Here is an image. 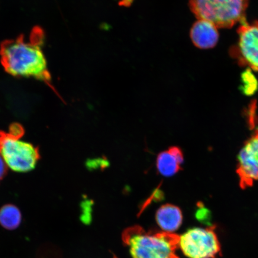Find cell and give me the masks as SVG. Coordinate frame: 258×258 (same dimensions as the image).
I'll list each match as a JSON object with an SVG mask.
<instances>
[{
    "instance_id": "11",
    "label": "cell",
    "mask_w": 258,
    "mask_h": 258,
    "mask_svg": "<svg viewBox=\"0 0 258 258\" xmlns=\"http://www.w3.org/2000/svg\"><path fill=\"white\" fill-rule=\"evenodd\" d=\"M22 222L20 210L14 205H6L0 208V225L8 230L18 228Z\"/></svg>"
},
{
    "instance_id": "13",
    "label": "cell",
    "mask_w": 258,
    "mask_h": 258,
    "mask_svg": "<svg viewBox=\"0 0 258 258\" xmlns=\"http://www.w3.org/2000/svg\"><path fill=\"white\" fill-rule=\"evenodd\" d=\"M257 104L256 100H253L247 108L245 110L247 124L250 129H254L258 123V117L256 113Z\"/></svg>"
},
{
    "instance_id": "9",
    "label": "cell",
    "mask_w": 258,
    "mask_h": 258,
    "mask_svg": "<svg viewBox=\"0 0 258 258\" xmlns=\"http://www.w3.org/2000/svg\"><path fill=\"white\" fill-rule=\"evenodd\" d=\"M184 157L181 148L173 146L158 155L156 167L158 172L164 177L173 176L182 170Z\"/></svg>"
},
{
    "instance_id": "12",
    "label": "cell",
    "mask_w": 258,
    "mask_h": 258,
    "mask_svg": "<svg viewBox=\"0 0 258 258\" xmlns=\"http://www.w3.org/2000/svg\"><path fill=\"white\" fill-rule=\"evenodd\" d=\"M240 90L245 96H252L258 90V80L252 70L248 68L241 76Z\"/></svg>"
},
{
    "instance_id": "8",
    "label": "cell",
    "mask_w": 258,
    "mask_h": 258,
    "mask_svg": "<svg viewBox=\"0 0 258 258\" xmlns=\"http://www.w3.org/2000/svg\"><path fill=\"white\" fill-rule=\"evenodd\" d=\"M218 28L203 19H198L192 26L190 36L194 44L202 49L214 47L219 40Z\"/></svg>"
},
{
    "instance_id": "1",
    "label": "cell",
    "mask_w": 258,
    "mask_h": 258,
    "mask_svg": "<svg viewBox=\"0 0 258 258\" xmlns=\"http://www.w3.org/2000/svg\"><path fill=\"white\" fill-rule=\"evenodd\" d=\"M0 60L6 72L16 77L36 79L60 96L52 85L46 58L41 48L26 43L23 35L0 44Z\"/></svg>"
},
{
    "instance_id": "18",
    "label": "cell",
    "mask_w": 258,
    "mask_h": 258,
    "mask_svg": "<svg viewBox=\"0 0 258 258\" xmlns=\"http://www.w3.org/2000/svg\"><path fill=\"white\" fill-rule=\"evenodd\" d=\"M8 137V134H6L4 131H0V150H2L3 145Z\"/></svg>"
},
{
    "instance_id": "14",
    "label": "cell",
    "mask_w": 258,
    "mask_h": 258,
    "mask_svg": "<svg viewBox=\"0 0 258 258\" xmlns=\"http://www.w3.org/2000/svg\"><path fill=\"white\" fill-rule=\"evenodd\" d=\"M45 40V34L43 29L39 27H35L31 32V44L37 47H43Z\"/></svg>"
},
{
    "instance_id": "15",
    "label": "cell",
    "mask_w": 258,
    "mask_h": 258,
    "mask_svg": "<svg viewBox=\"0 0 258 258\" xmlns=\"http://www.w3.org/2000/svg\"><path fill=\"white\" fill-rule=\"evenodd\" d=\"M196 217L202 223L206 224L211 223V211L206 208L202 202H200L198 204Z\"/></svg>"
},
{
    "instance_id": "10",
    "label": "cell",
    "mask_w": 258,
    "mask_h": 258,
    "mask_svg": "<svg viewBox=\"0 0 258 258\" xmlns=\"http://www.w3.org/2000/svg\"><path fill=\"white\" fill-rule=\"evenodd\" d=\"M156 220L159 227L165 233H173L178 230L182 224L181 210L172 204L161 206L156 212Z\"/></svg>"
},
{
    "instance_id": "4",
    "label": "cell",
    "mask_w": 258,
    "mask_h": 258,
    "mask_svg": "<svg viewBox=\"0 0 258 258\" xmlns=\"http://www.w3.org/2000/svg\"><path fill=\"white\" fill-rule=\"evenodd\" d=\"M178 247L188 258H217L221 247L215 227L189 229L179 237Z\"/></svg>"
},
{
    "instance_id": "17",
    "label": "cell",
    "mask_w": 258,
    "mask_h": 258,
    "mask_svg": "<svg viewBox=\"0 0 258 258\" xmlns=\"http://www.w3.org/2000/svg\"><path fill=\"white\" fill-rule=\"evenodd\" d=\"M8 173V167L5 162L4 159L0 155V182L5 178L6 174Z\"/></svg>"
},
{
    "instance_id": "7",
    "label": "cell",
    "mask_w": 258,
    "mask_h": 258,
    "mask_svg": "<svg viewBox=\"0 0 258 258\" xmlns=\"http://www.w3.org/2000/svg\"><path fill=\"white\" fill-rule=\"evenodd\" d=\"M236 172L242 189L252 186L258 180V128L241 148L237 157Z\"/></svg>"
},
{
    "instance_id": "5",
    "label": "cell",
    "mask_w": 258,
    "mask_h": 258,
    "mask_svg": "<svg viewBox=\"0 0 258 258\" xmlns=\"http://www.w3.org/2000/svg\"><path fill=\"white\" fill-rule=\"evenodd\" d=\"M237 43L230 48V55L241 66L258 72V21L240 22Z\"/></svg>"
},
{
    "instance_id": "6",
    "label": "cell",
    "mask_w": 258,
    "mask_h": 258,
    "mask_svg": "<svg viewBox=\"0 0 258 258\" xmlns=\"http://www.w3.org/2000/svg\"><path fill=\"white\" fill-rule=\"evenodd\" d=\"M7 165L16 172H28L35 169L40 159L39 148L33 144L8 137L0 150Z\"/></svg>"
},
{
    "instance_id": "2",
    "label": "cell",
    "mask_w": 258,
    "mask_h": 258,
    "mask_svg": "<svg viewBox=\"0 0 258 258\" xmlns=\"http://www.w3.org/2000/svg\"><path fill=\"white\" fill-rule=\"evenodd\" d=\"M132 258H178L175 250L179 237L172 233L149 234L140 227L129 229L125 233Z\"/></svg>"
},
{
    "instance_id": "16",
    "label": "cell",
    "mask_w": 258,
    "mask_h": 258,
    "mask_svg": "<svg viewBox=\"0 0 258 258\" xmlns=\"http://www.w3.org/2000/svg\"><path fill=\"white\" fill-rule=\"evenodd\" d=\"M9 129V133L8 135L12 140L18 141L19 139L23 137L25 135L24 127L19 122H12L10 124Z\"/></svg>"
},
{
    "instance_id": "3",
    "label": "cell",
    "mask_w": 258,
    "mask_h": 258,
    "mask_svg": "<svg viewBox=\"0 0 258 258\" xmlns=\"http://www.w3.org/2000/svg\"><path fill=\"white\" fill-rule=\"evenodd\" d=\"M249 0H189V6L198 19L218 28H230L245 20Z\"/></svg>"
}]
</instances>
